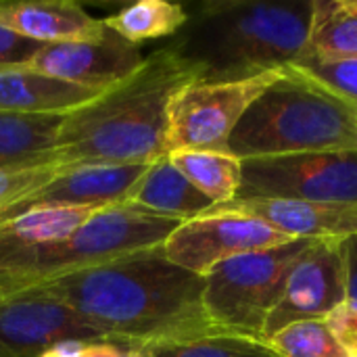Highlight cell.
Returning <instances> with one entry per match:
<instances>
[{"instance_id":"24","label":"cell","mask_w":357,"mask_h":357,"mask_svg":"<svg viewBox=\"0 0 357 357\" xmlns=\"http://www.w3.org/2000/svg\"><path fill=\"white\" fill-rule=\"evenodd\" d=\"M268 343L280 357H349L326 320L291 324L270 337Z\"/></svg>"},{"instance_id":"20","label":"cell","mask_w":357,"mask_h":357,"mask_svg":"<svg viewBox=\"0 0 357 357\" xmlns=\"http://www.w3.org/2000/svg\"><path fill=\"white\" fill-rule=\"evenodd\" d=\"M303 54L320 61L357 59V0H314Z\"/></svg>"},{"instance_id":"3","label":"cell","mask_w":357,"mask_h":357,"mask_svg":"<svg viewBox=\"0 0 357 357\" xmlns=\"http://www.w3.org/2000/svg\"><path fill=\"white\" fill-rule=\"evenodd\" d=\"M314 0H211L174 38L201 82H238L291 67L307 46Z\"/></svg>"},{"instance_id":"30","label":"cell","mask_w":357,"mask_h":357,"mask_svg":"<svg viewBox=\"0 0 357 357\" xmlns=\"http://www.w3.org/2000/svg\"><path fill=\"white\" fill-rule=\"evenodd\" d=\"M349 357H351V356H349Z\"/></svg>"},{"instance_id":"15","label":"cell","mask_w":357,"mask_h":357,"mask_svg":"<svg viewBox=\"0 0 357 357\" xmlns=\"http://www.w3.org/2000/svg\"><path fill=\"white\" fill-rule=\"evenodd\" d=\"M251 213L289 238H347L357 234V205L312 203L291 199H253L224 203Z\"/></svg>"},{"instance_id":"1","label":"cell","mask_w":357,"mask_h":357,"mask_svg":"<svg viewBox=\"0 0 357 357\" xmlns=\"http://www.w3.org/2000/svg\"><path fill=\"white\" fill-rule=\"evenodd\" d=\"M27 289L69 305L117 343L146 347L220 333L203 307L205 278L172 264L163 247L61 274Z\"/></svg>"},{"instance_id":"21","label":"cell","mask_w":357,"mask_h":357,"mask_svg":"<svg viewBox=\"0 0 357 357\" xmlns=\"http://www.w3.org/2000/svg\"><path fill=\"white\" fill-rule=\"evenodd\" d=\"M167 157L213 205L236 199L243 180V161L238 157L215 151H176Z\"/></svg>"},{"instance_id":"22","label":"cell","mask_w":357,"mask_h":357,"mask_svg":"<svg viewBox=\"0 0 357 357\" xmlns=\"http://www.w3.org/2000/svg\"><path fill=\"white\" fill-rule=\"evenodd\" d=\"M188 21L182 4L167 0H138L105 19V25L123 40L138 44L178 33Z\"/></svg>"},{"instance_id":"17","label":"cell","mask_w":357,"mask_h":357,"mask_svg":"<svg viewBox=\"0 0 357 357\" xmlns=\"http://www.w3.org/2000/svg\"><path fill=\"white\" fill-rule=\"evenodd\" d=\"M126 203L140 205L180 222L192 220L213 207V203L199 192L180 169L174 167L169 157L149 165L142 178L134 184Z\"/></svg>"},{"instance_id":"23","label":"cell","mask_w":357,"mask_h":357,"mask_svg":"<svg viewBox=\"0 0 357 357\" xmlns=\"http://www.w3.org/2000/svg\"><path fill=\"white\" fill-rule=\"evenodd\" d=\"M144 351L146 357H280L264 339L226 331L184 341L146 345Z\"/></svg>"},{"instance_id":"29","label":"cell","mask_w":357,"mask_h":357,"mask_svg":"<svg viewBox=\"0 0 357 357\" xmlns=\"http://www.w3.org/2000/svg\"><path fill=\"white\" fill-rule=\"evenodd\" d=\"M343 257H345L347 303L357 305V234L343 238Z\"/></svg>"},{"instance_id":"7","label":"cell","mask_w":357,"mask_h":357,"mask_svg":"<svg viewBox=\"0 0 357 357\" xmlns=\"http://www.w3.org/2000/svg\"><path fill=\"white\" fill-rule=\"evenodd\" d=\"M282 71L238 82H192L182 88L167 111V155L176 151L228 153V140L238 121Z\"/></svg>"},{"instance_id":"9","label":"cell","mask_w":357,"mask_h":357,"mask_svg":"<svg viewBox=\"0 0 357 357\" xmlns=\"http://www.w3.org/2000/svg\"><path fill=\"white\" fill-rule=\"evenodd\" d=\"M291 241L295 238H289L251 213L228 205H213L209 211L182 222L163 243V253L172 264L205 278L226 259L280 247Z\"/></svg>"},{"instance_id":"28","label":"cell","mask_w":357,"mask_h":357,"mask_svg":"<svg viewBox=\"0 0 357 357\" xmlns=\"http://www.w3.org/2000/svg\"><path fill=\"white\" fill-rule=\"evenodd\" d=\"M79 357H146L144 347L117 343V341H96L82 343Z\"/></svg>"},{"instance_id":"25","label":"cell","mask_w":357,"mask_h":357,"mask_svg":"<svg viewBox=\"0 0 357 357\" xmlns=\"http://www.w3.org/2000/svg\"><path fill=\"white\" fill-rule=\"evenodd\" d=\"M291 67L303 71L305 75L322 84L326 90L357 107V59L320 61L310 54H301Z\"/></svg>"},{"instance_id":"12","label":"cell","mask_w":357,"mask_h":357,"mask_svg":"<svg viewBox=\"0 0 357 357\" xmlns=\"http://www.w3.org/2000/svg\"><path fill=\"white\" fill-rule=\"evenodd\" d=\"M149 165H79L59 169L50 180L0 203V224L36 209L94 207L126 203Z\"/></svg>"},{"instance_id":"6","label":"cell","mask_w":357,"mask_h":357,"mask_svg":"<svg viewBox=\"0 0 357 357\" xmlns=\"http://www.w3.org/2000/svg\"><path fill=\"white\" fill-rule=\"evenodd\" d=\"M310 243V238H295L215 266L205 276L203 291V307L211 324L226 333L261 339L266 320L284 291V280Z\"/></svg>"},{"instance_id":"10","label":"cell","mask_w":357,"mask_h":357,"mask_svg":"<svg viewBox=\"0 0 357 357\" xmlns=\"http://www.w3.org/2000/svg\"><path fill=\"white\" fill-rule=\"evenodd\" d=\"M347 301L343 238H316L293 264L261 339L307 320H326Z\"/></svg>"},{"instance_id":"14","label":"cell","mask_w":357,"mask_h":357,"mask_svg":"<svg viewBox=\"0 0 357 357\" xmlns=\"http://www.w3.org/2000/svg\"><path fill=\"white\" fill-rule=\"evenodd\" d=\"M0 25L42 44L96 42L107 33L105 21L94 19L73 0L0 2Z\"/></svg>"},{"instance_id":"26","label":"cell","mask_w":357,"mask_h":357,"mask_svg":"<svg viewBox=\"0 0 357 357\" xmlns=\"http://www.w3.org/2000/svg\"><path fill=\"white\" fill-rule=\"evenodd\" d=\"M46 44L23 38L0 25V71L13 67H25Z\"/></svg>"},{"instance_id":"4","label":"cell","mask_w":357,"mask_h":357,"mask_svg":"<svg viewBox=\"0 0 357 357\" xmlns=\"http://www.w3.org/2000/svg\"><path fill=\"white\" fill-rule=\"evenodd\" d=\"M357 151V107L295 67L249 107L228 140L245 159Z\"/></svg>"},{"instance_id":"5","label":"cell","mask_w":357,"mask_h":357,"mask_svg":"<svg viewBox=\"0 0 357 357\" xmlns=\"http://www.w3.org/2000/svg\"><path fill=\"white\" fill-rule=\"evenodd\" d=\"M180 224V220L159 215L134 203L105 207L65 238L36 245L2 264L0 295L40 284L61 274L163 247Z\"/></svg>"},{"instance_id":"8","label":"cell","mask_w":357,"mask_h":357,"mask_svg":"<svg viewBox=\"0 0 357 357\" xmlns=\"http://www.w3.org/2000/svg\"><path fill=\"white\" fill-rule=\"evenodd\" d=\"M253 199L357 205V151L245 159L234 201Z\"/></svg>"},{"instance_id":"16","label":"cell","mask_w":357,"mask_h":357,"mask_svg":"<svg viewBox=\"0 0 357 357\" xmlns=\"http://www.w3.org/2000/svg\"><path fill=\"white\" fill-rule=\"evenodd\" d=\"M100 92L96 88L71 84L31 67L0 71V111L25 115H67Z\"/></svg>"},{"instance_id":"27","label":"cell","mask_w":357,"mask_h":357,"mask_svg":"<svg viewBox=\"0 0 357 357\" xmlns=\"http://www.w3.org/2000/svg\"><path fill=\"white\" fill-rule=\"evenodd\" d=\"M326 324L347 356L357 357V305L345 301L326 318Z\"/></svg>"},{"instance_id":"2","label":"cell","mask_w":357,"mask_h":357,"mask_svg":"<svg viewBox=\"0 0 357 357\" xmlns=\"http://www.w3.org/2000/svg\"><path fill=\"white\" fill-rule=\"evenodd\" d=\"M201 69L172 42L123 82L63 117L48 165H151L167 157V111Z\"/></svg>"},{"instance_id":"19","label":"cell","mask_w":357,"mask_h":357,"mask_svg":"<svg viewBox=\"0 0 357 357\" xmlns=\"http://www.w3.org/2000/svg\"><path fill=\"white\" fill-rule=\"evenodd\" d=\"M96 211L94 207L67 209H36L10 222L0 224V266L25 249L65 238L75 228L86 224Z\"/></svg>"},{"instance_id":"11","label":"cell","mask_w":357,"mask_h":357,"mask_svg":"<svg viewBox=\"0 0 357 357\" xmlns=\"http://www.w3.org/2000/svg\"><path fill=\"white\" fill-rule=\"evenodd\" d=\"M109 341L59 299L25 289L0 295V357H42L63 343Z\"/></svg>"},{"instance_id":"18","label":"cell","mask_w":357,"mask_h":357,"mask_svg":"<svg viewBox=\"0 0 357 357\" xmlns=\"http://www.w3.org/2000/svg\"><path fill=\"white\" fill-rule=\"evenodd\" d=\"M63 117L0 111V169L48 165Z\"/></svg>"},{"instance_id":"13","label":"cell","mask_w":357,"mask_h":357,"mask_svg":"<svg viewBox=\"0 0 357 357\" xmlns=\"http://www.w3.org/2000/svg\"><path fill=\"white\" fill-rule=\"evenodd\" d=\"M142 61L138 44L123 40L107 27L105 38L96 42L46 44L27 67L71 84L107 90L130 77Z\"/></svg>"}]
</instances>
